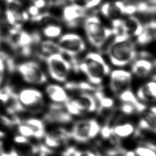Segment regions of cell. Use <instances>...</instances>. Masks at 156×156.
Returning <instances> with one entry per match:
<instances>
[{"mask_svg": "<svg viewBox=\"0 0 156 156\" xmlns=\"http://www.w3.org/2000/svg\"><path fill=\"white\" fill-rule=\"evenodd\" d=\"M84 27L91 44L98 50L99 53H107L116 36L113 30L105 27L96 16L87 18L85 20Z\"/></svg>", "mask_w": 156, "mask_h": 156, "instance_id": "cell-1", "label": "cell"}, {"mask_svg": "<svg viewBox=\"0 0 156 156\" xmlns=\"http://www.w3.org/2000/svg\"><path fill=\"white\" fill-rule=\"evenodd\" d=\"M74 68L83 73L89 83L96 85H99L110 73L109 66L99 53H87L84 60L78 62Z\"/></svg>", "mask_w": 156, "mask_h": 156, "instance_id": "cell-2", "label": "cell"}, {"mask_svg": "<svg viewBox=\"0 0 156 156\" xmlns=\"http://www.w3.org/2000/svg\"><path fill=\"white\" fill-rule=\"evenodd\" d=\"M125 35H116L107 54L111 63L117 67L127 65L137 57L134 43Z\"/></svg>", "mask_w": 156, "mask_h": 156, "instance_id": "cell-3", "label": "cell"}, {"mask_svg": "<svg viewBox=\"0 0 156 156\" xmlns=\"http://www.w3.org/2000/svg\"><path fill=\"white\" fill-rule=\"evenodd\" d=\"M6 40L13 49L19 50L23 56L28 57L32 54V46L41 42V36L37 32L30 34L21 29L12 28Z\"/></svg>", "mask_w": 156, "mask_h": 156, "instance_id": "cell-4", "label": "cell"}, {"mask_svg": "<svg viewBox=\"0 0 156 156\" xmlns=\"http://www.w3.org/2000/svg\"><path fill=\"white\" fill-rule=\"evenodd\" d=\"M42 59L45 61L49 74L54 80L59 82H65L67 80L72 65L62 54H53Z\"/></svg>", "mask_w": 156, "mask_h": 156, "instance_id": "cell-5", "label": "cell"}, {"mask_svg": "<svg viewBox=\"0 0 156 156\" xmlns=\"http://www.w3.org/2000/svg\"><path fill=\"white\" fill-rule=\"evenodd\" d=\"M101 127L94 119L80 121L76 122L70 132L72 139L80 143H85L97 137L100 133Z\"/></svg>", "mask_w": 156, "mask_h": 156, "instance_id": "cell-6", "label": "cell"}, {"mask_svg": "<svg viewBox=\"0 0 156 156\" xmlns=\"http://www.w3.org/2000/svg\"><path fill=\"white\" fill-rule=\"evenodd\" d=\"M64 105L72 116H80L85 113L92 112L97 109L95 97L89 93H80L73 99H70Z\"/></svg>", "mask_w": 156, "mask_h": 156, "instance_id": "cell-7", "label": "cell"}, {"mask_svg": "<svg viewBox=\"0 0 156 156\" xmlns=\"http://www.w3.org/2000/svg\"><path fill=\"white\" fill-rule=\"evenodd\" d=\"M58 44L62 54H65L72 58V62L76 61V57L84 51L86 44L81 36L75 33L65 34L59 39Z\"/></svg>", "mask_w": 156, "mask_h": 156, "instance_id": "cell-8", "label": "cell"}, {"mask_svg": "<svg viewBox=\"0 0 156 156\" xmlns=\"http://www.w3.org/2000/svg\"><path fill=\"white\" fill-rule=\"evenodd\" d=\"M17 70L26 82L33 84L42 85L48 81V77L39 64L28 61L20 64Z\"/></svg>", "mask_w": 156, "mask_h": 156, "instance_id": "cell-9", "label": "cell"}, {"mask_svg": "<svg viewBox=\"0 0 156 156\" xmlns=\"http://www.w3.org/2000/svg\"><path fill=\"white\" fill-rule=\"evenodd\" d=\"M73 119V116L68 112L64 105L54 102L49 105L44 115L45 121L52 124H68L72 122Z\"/></svg>", "mask_w": 156, "mask_h": 156, "instance_id": "cell-10", "label": "cell"}, {"mask_svg": "<svg viewBox=\"0 0 156 156\" xmlns=\"http://www.w3.org/2000/svg\"><path fill=\"white\" fill-rule=\"evenodd\" d=\"M132 74L125 70H115L110 76V88L113 92L120 93L127 89L132 80Z\"/></svg>", "mask_w": 156, "mask_h": 156, "instance_id": "cell-11", "label": "cell"}, {"mask_svg": "<svg viewBox=\"0 0 156 156\" xmlns=\"http://www.w3.org/2000/svg\"><path fill=\"white\" fill-rule=\"evenodd\" d=\"M18 96L19 102L25 108L39 109L43 105L42 93L36 89H23Z\"/></svg>", "mask_w": 156, "mask_h": 156, "instance_id": "cell-12", "label": "cell"}, {"mask_svg": "<svg viewBox=\"0 0 156 156\" xmlns=\"http://www.w3.org/2000/svg\"><path fill=\"white\" fill-rule=\"evenodd\" d=\"M44 138L45 146L50 149H55L66 144L71 137L70 132L62 127H59L45 133Z\"/></svg>", "mask_w": 156, "mask_h": 156, "instance_id": "cell-13", "label": "cell"}, {"mask_svg": "<svg viewBox=\"0 0 156 156\" xmlns=\"http://www.w3.org/2000/svg\"><path fill=\"white\" fill-rule=\"evenodd\" d=\"M87 9L76 4L66 6L62 11V19L68 27H76L86 16Z\"/></svg>", "mask_w": 156, "mask_h": 156, "instance_id": "cell-14", "label": "cell"}, {"mask_svg": "<svg viewBox=\"0 0 156 156\" xmlns=\"http://www.w3.org/2000/svg\"><path fill=\"white\" fill-rule=\"evenodd\" d=\"M156 108L154 106L151 108L150 110L146 112L140 120L136 129L134 133H149L156 134Z\"/></svg>", "mask_w": 156, "mask_h": 156, "instance_id": "cell-15", "label": "cell"}, {"mask_svg": "<svg viewBox=\"0 0 156 156\" xmlns=\"http://www.w3.org/2000/svg\"><path fill=\"white\" fill-rule=\"evenodd\" d=\"M45 92L54 103L64 105L70 100L66 89L59 85H48L45 89Z\"/></svg>", "mask_w": 156, "mask_h": 156, "instance_id": "cell-16", "label": "cell"}, {"mask_svg": "<svg viewBox=\"0 0 156 156\" xmlns=\"http://www.w3.org/2000/svg\"><path fill=\"white\" fill-rule=\"evenodd\" d=\"M101 12L108 18L117 19L121 15H125L124 1L107 2L101 7Z\"/></svg>", "mask_w": 156, "mask_h": 156, "instance_id": "cell-17", "label": "cell"}, {"mask_svg": "<svg viewBox=\"0 0 156 156\" xmlns=\"http://www.w3.org/2000/svg\"><path fill=\"white\" fill-rule=\"evenodd\" d=\"M144 26L139 19L134 16L129 17L123 20L124 33L125 35L131 37H138L144 30Z\"/></svg>", "mask_w": 156, "mask_h": 156, "instance_id": "cell-18", "label": "cell"}, {"mask_svg": "<svg viewBox=\"0 0 156 156\" xmlns=\"http://www.w3.org/2000/svg\"><path fill=\"white\" fill-rule=\"evenodd\" d=\"M155 65V61L141 58L134 62L132 67V70L138 77H146L151 73Z\"/></svg>", "mask_w": 156, "mask_h": 156, "instance_id": "cell-19", "label": "cell"}, {"mask_svg": "<svg viewBox=\"0 0 156 156\" xmlns=\"http://www.w3.org/2000/svg\"><path fill=\"white\" fill-rule=\"evenodd\" d=\"M119 98L122 102L132 105L135 108L137 113H143L146 112L147 106L140 101L130 89H127L120 92Z\"/></svg>", "mask_w": 156, "mask_h": 156, "instance_id": "cell-20", "label": "cell"}, {"mask_svg": "<svg viewBox=\"0 0 156 156\" xmlns=\"http://www.w3.org/2000/svg\"><path fill=\"white\" fill-rule=\"evenodd\" d=\"M101 87L92 84L90 83L85 82H70L66 83V90L73 92L82 93H94L96 91L101 90Z\"/></svg>", "mask_w": 156, "mask_h": 156, "instance_id": "cell-21", "label": "cell"}, {"mask_svg": "<svg viewBox=\"0 0 156 156\" xmlns=\"http://www.w3.org/2000/svg\"><path fill=\"white\" fill-rule=\"evenodd\" d=\"M97 102V112L100 115H104L105 112H109L114 108V101L112 99L105 95L102 90H99L94 93Z\"/></svg>", "mask_w": 156, "mask_h": 156, "instance_id": "cell-22", "label": "cell"}, {"mask_svg": "<svg viewBox=\"0 0 156 156\" xmlns=\"http://www.w3.org/2000/svg\"><path fill=\"white\" fill-rule=\"evenodd\" d=\"M156 23L154 20L144 26L141 34L137 37V43L142 46L148 44L156 39Z\"/></svg>", "mask_w": 156, "mask_h": 156, "instance_id": "cell-23", "label": "cell"}, {"mask_svg": "<svg viewBox=\"0 0 156 156\" xmlns=\"http://www.w3.org/2000/svg\"><path fill=\"white\" fill-rule=\"evenodd\" d=\"M137 98L143 101H154L156 98V81H150L140 87L137 90Z\"/></svg>", "mask_w": 156, "mask_h": 156, "instance_id": "cell-24", "label": "cell"}, {"mask_svg": "<svg viewBox=\"0 0 156 156\" xmlns=\"http://www.w3.org/2000/svg\"><path fill=\"white\" fill-rule=\"evenodd\" d=\"M5 2L6 10L12 13L20 23L29 19L30 16L27 11L23 10L22 3L19 0H5Z\"/></svg>", "mask_w": 156, "mask_h": 156, "instance_id": "cell-25", "label": "cell"}, {"mask_svg": "<svg viewBox=\"0 0 156 156\" xmlns=\"http://www.w3.org/2000/svg\"><path fill=\"white\" fill-rule=\"evenodd\" d=\"M111 129L112 134L119 139L130 136L135 131V127L130 122L118 124L111 126Z\"/></svg>", "mask_w": 156, "mask_h": 156, "instance_id": "cell-26", "label": "cell"}, {"mask_svg": "<svg viewBox=\"0 0 156 156\" xmlns=\"http://www.w3.org/2000/svg\"><path fill=\"white\" fill-rule=\"evenodd\" d=\"M40 50L41 53L39 57L42 59L43 57L55 53H60L62 55V51L58 43L55 42L53 41H43L40 43Z\"/></svg>", "mask_w": 156, "mask_h": 156, "instance_id": "cell-27", "label": "cell"}, {"mask_svg": "<svg viewBox=\"0 0 156 156\" xmlns=\"http://www.w3.org/2000/svg\"><path fill=\"white\" fill-rule=\"evenodd\" d=\"M25 124L31 127L34 132V137L37 139L44 137L45 134V126L42 120L37 118H30L26 120Z\"/></svg>", "mask_w": 156, "mask_h": 156, "instance_id": "cell-28", "label": "cell"}, {"mask_svg": "<svg viewBox=\"0 0 156 156\" xmlns=\"http://www.w3.org/2000/svg\"><path fill=\"white\" fill-rule=\"evenodd\" d=\"M30 19L34 23L45 26L50 24H57L59 21L58 18L50 13H38L35 16L31 17Z\"/></svg>", "mask_w": 156, "mask_h": 156, "instance_id": "cell-29", "label": "cell"}, {"mask_svg": "<svg viewBox=\"0 0 156 156\" xmlns=\"http://www.w3.org/2000/svg\"><path fill=\"white\" fill-rule=\"evenodd\" d=\"M63 156H101L98 152L91 150H79L74 147L67 148Z\"/></svg>", "mask_w": 156, "mask_h": 156, "instance_id": "cell-30", "label": "cell"}, {"mask_svg": "<svg viewBox=\"0 0 156 156\" xmlns=\"http://www.w3.org/2000/svg\"><path fill=\"white\" fill-rule=\"evenodd\" d=\"M42 32L43 35L48 38H57L61 35L62 28L58 24H50L45 26Z\"/></svg>", "mask_w": 156, "mask_h": 156, "instance_id": "cell-31", "label": "cell"}, {"mask_svg": "<svg viewBox=\"0 0 156 156\" xmlns=\"http://www.w3.org/2000/svg\"><path fill=\"white\" fill-rule=\"evenodd\" d=\"M70 1L73 4H76L87 10L98 6L101 0H70Z\"/></svg>", "mask_w": 156, "mask_h": 156, "instance_id": "cell-32", "label": "cell"}, {"mask_svg": "<svg viewBox=\"0 0 156 156\" xmlns=\"http://www.w3.org/2000/svg\"><path fill=\"white\" fill-rule=\"evenodd\" d=\"M15 93L10 87H6L0 90V101L6 104Z\"/></svg>", "mask_w": 156, "mask_h": 156, "instance_id": "cell-33", "label": "cell"}, {"mask_svg": "<svg viewBox=\"0 0 156 156\" xmlns=\"http://www.w3.org/2000/svg\"><path fill=\"white\" fill-rule=\"evenodd\" d=\"M18 131L20 135H23L27 138L34 137V132L33 129L30 127L25 123L23 124H20L18 125Z\"/></svg>", "mask_w": 156, "mask_h": 156, "instance_id": "cell-34", "label": "cell"}, {"mask_svg": "<svg viewBox=\"0 0 156 156\" xmlns=\"http://www.w3.org/2000/svg\"><path fill=\"white\" fill-rule=\"evenodd\" d=\"M120 109L122 114L126 115H130L136 112L135 108L132 105L124 102H122V105L120 106Z\"/></svg>", "mask_w": 156, "mask_h": 156, "instance_id": "cell-35", "label": "cell"}, {"mask_svg": "<svg viewBox=\"0 0 156 156\" xmlns=\"http://www.w3.org/2000/svg\"><path fill=\"white\" fill-rule=\"evenodd\" d=\"M13 141L15 144H20V145H23V144H27L30 142L28 140V138L25 137L21 135L15 136L13 138Z\"/></svg>", "mask_w": 156, "mask_h": 156, "instance_id": "cell-36", "label": "cell"}, {"mask_svg": "<svg viewBox=\"0 0 156 156\" xmlns=\"http://www.w3.org/2000/svg\"><path fill=\"white\" fill-rule=\"evenodd\" d=\"M5 68V63L3 58L0 55V85L1 84L2 80L3 79Z\"/></svg>", "mask_w": 156, "mask_h": 156, "instance_id": "cell-37", "label": "cell"}, {"mask_svg": "<svg viewBox=\"0 0 156 156\" xmlns=\"http://www.w3.org/2000/svg\"><path fill=\"white\" fill-rule=\"evenodd\" d=\"M39 9L38 8L35 6L34 5L30 6L28 9L27 12L29 16H31L32 17H34L36 15H38L39 13Z\"/></svg>", "mask_w": 156, "mask_h": 156, "instance_id": "cell-38", "label": "cell"}, {"mask_svg": "<svg viewBox=\"0 0 156 156\" xmlns=\"http://www.w3.org/2000/svg\"><path fill=\"white\" fill-rule=\"evenodd\" d=\"M35 6L38 9L42 8L45 5V0H30Z\"/></svg>", "mask_w": 156, "mask_h": 156, "instance_id": "cell-39", "label": "cell"}, {"mask_svg": "<svg viewBox=\"0 0 156 156\" xmlns=\"http://www.w3.org/2000/svg\"><path fill=\"white\" fill-rule=\"evenodd\" d=\"M0 156H12L10 153H6V152H2L0 151Z\"/></svg>", "mask_w": 156, "mask_h": 156, "instance_id": "cell-40", "label": "cell"}, {"mask_svg": "<svg viewBox=\"0 0 156 156\" xmlns=\"http://www.w3.org/2000/svg\"><path fill=\"white\" fill-rule=\"evenodd\" d=\"M5 136V133L3 132V131L0 130V139H2V138H4Z\"/></svg>", "mask_w": 156, "mask_h": 156, "instance_id": "cell-41", "label": "cell"}, {"mask_svg": "<svg viewBox=\"0 0 156 156\" xmlns=\"http://www.w3.org/2000/svg\"><path fill=\"white\" fill-rule=\"evenodd\" d=\"M2 34H1V30H0V44H1V43L2 42Z\"/></svg>", "mask_w": 156, "mask_h": 156, "instance_id": "cell-42", "label": "cell"}, {"mask_svg": "<svg viewBox=\"0 0 156 156\" xmlns=\"http://www.w3.org/2000/svg\"><path fill=\"white\" fill-rule=\"evenodd\" d=\"M2 144H2V142L1 141V140H0V149H1V148L2 147Z\"/></svg>", "mask_w": 156, "mask_h": 156, "instance_id": "cell-43", "label": "cell"}, {"mask_svg": "<svg viewBox=\"0 0 156 156\" xmlns=\"http://www.w3.org/2000/svg\"><path fill=\"white\" fill-rule=\"evenodd\" d=\"M58 1H63V0H58Z\"/></svg>", "mask_w": 156, "mask_h": 156, "instance_id": "cell-44", "label": "cell"}]
</instances>
